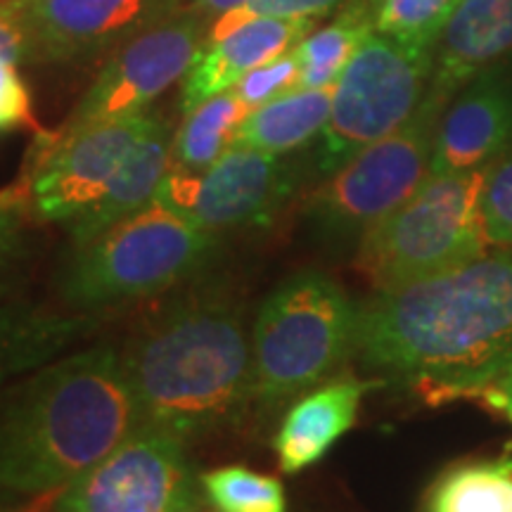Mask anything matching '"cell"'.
Wrapping results in <instances>:
<instances>
[{
  "mask_svg": "<svg viewBox=\"0 0 512 512\" xmlns=\"http://www.w3.org/2000/svg\"><path fill=\"white\" fill-rule=\"evenodd\" d=\"M143 422L117 349L57 356L0 387V491L38 496L74 482Z\"/></svg>",
  "mask_w": 512,
  "mask_h": 512,
  "instance_id": "7a4b0ae2",
  "label": "cell"
},
{
  "mask_svg": "<svg viewBox=\"0 0 512 512\" xmlns=\"http://www.w3.org/2000/svg\"><path fill=\"white\" fill-rule=\"evenodd\" d=\"M422 512H512V451L448 467L432 482Z\"/></svg>",
  "mask_w": 512,
  "mask_h": 512,
  "instance_id": "7402d4cb",
  "label": "cell"
},
{
  "mask_svg": "<svg viewBox=\"0 0 512 512\" xmlns=\"http://www.w3.org/2000/svg\"><path fill=\"white\" fill-rule=\"evenodd\" d=\"M27 223L29 219L22 211L0 204V294L8 290L27 259Z\"/></svg>",
  "mask_w": 512,
  "mask_h": 512,
  "instance_id": "f546056e",
  "label": "cell"
},
{
  "mask_svg": "<svg viewBox=\"0 0 512 512\" xmlns=\"http://www.w3.org/2000/svg\"><path fill=\"white\" fill-rule=\"evenodd\" d=\"M358 304L323 271H299L264 299L252 328L254 403L280 408L354 356Z\"/></svg>",
  "mask_w": 512,
  "mask_h": 512,
  "instance_id": "5b68a950",
  "label": "cell"
},
{
  "mask_svg": "<svg viewBox=\"0 0 512 512\" xmlns=\"http://www.w3.org/2000/svg\"><path fill=\"white\" fill-rule=\"evenodd\" d=\"M377 5L380 0H351L330 24L311 31L294 46L299 57V88L335 86L356 50L377 31Z\"/></svg>",
  "mask_w": 512,
  "mask_h": 512,
  "instance_id": "44dd1931",
  "label": "cell"
},
{
  "mask_svg": "<svg viewBox=\"0 0 512 512\" xmlns=\"http://www.w3.org/2000/svg\"><path fill=\"white\" fill-rule=\"evenodd\" d=\"M297 181L283 155L233 145L204 171L171 166L155 202L219 235L268 226L292 200Z\"/></svg>",
  "mask_w": 512,
  "mask_h": 512,
  "instance_id": "7c38bea8",
  "label": "cell"
},
{
  "mask_svg": "<svg viewBox=\"0 0 512 512\" xmlns=\"http://www.w3.org/2000/svg\"><path fill=\"white\" fill-rule=\"evenodd\" d=\"M463 0H380L377 31L403 41L437 46Z\"/></svg>",
  "mask_w": 512,
  "mask_h": 512,
  "instance_id": "d4e9b609",
  "label": "cell"
},
{
  "mask_svg": "<svg viewBox=\"0 0 512 512\" xmlns=\"http://www.w3.org/2000/svg\"><path fill=\"white\" fill-rule=\"evenodd\" d=\"M31 64H72L124 46L181 12V0H17Z\"/></svg>",
  "mask_w": 512,
  "mask_h": 512,
  "instance_id": "4fadbf2b",
  "label": "cell"
},
{
  "mask_svg": "<svg viewBox=\"0 0 512 512\" xmlns=\"http://www.w3.org/2000/svg\"><path fill=\"white\" fill-rule=\"evenodd\" d=\"M482 216L489 245L512 249V145L486 166Z\"/></svg>",
  "mask_w": 512,
  "mask_h": 512,
  "instance_id": "484cf974",
  "label": "cell"
},
{
  "mask_svg": "<svg viewBox=\"0 0 512 512\" xmlns=\"http://www.w3.org/2000/svg\"><path fill=\"white\" fill-rule=\"evenodd\" d=\"M446 98L427 91L406 124L363 147L313 192L306 216L330 245H356L430 176Z\"/></svg>",
  "mask_w": 512,
  "mask_h": 512,
  "instance_id": "52a82bcc",
  "label": "cell"
},
{
  "mask_svg": "<svg viewBox=\"0 0 512 512\" xmlns=\"http://www.w3.org/2000/svg\"><path fill=\"white\" fill-rule=\"evenodd\" d=\"M202 491L216 512H287L283 482L242 465L204 472Z\"/></svg>",
  "mask_w": 512,
  "mask_h": 512,
  "instance_id": "cb8c5ba5",
  "label": "cell"
},
{
  "mask_svg": "<svg viewBox=\"0 0 512 512\" xmlns=\"http://www.w3.org/2000/svg\"><path fill=\"white\" fill-rule=\"evenodd\" d=\"M0 512H46V510H43V505H41V501H38V496H31L29 503L15 505V508H3Z\"/></svg>",
  "mask_w": 512,
  "mask_h": 512,
  "instance_id": "836d02e7",
  "label": "cell"
},
{
  "mask_svg": "<svg viewBox=\"0 0 512 512\" xmlns=\"http://www.w3.org/2000/svg\"><path fill=\"white\" fill-rule=\"evenodd\" d=\"M155 114L100 121L79 131H36L15 183L0 190V204L36 223H74L86 214L145 136Z\"/></svg>",
  "mask_w": 512,
  "mask_h": 512,
  "instance_id": "9c48e42d",
  "label": "cell"
},
{
  "mask_svg": "<svg viewBox=\"0 0 512 512\" xmlns=\"http://www.w3.org/2000/svg\"><path fill=\"white\" fill-rule=\"evenodd\" d=\"M211 22L195 12L155 22L117 48L57 131L72 133L100 121L136 117L176 81L207 46Z\"/></svg>",
  "mask_w": 512,
  "mask_h": 512,
  "instance_id": "8fae6325",
  "label": "cell"
},
{
  "mask_svg": "<svg viewBox=\"0 0 512 512\" xmlns=\"http://www.w3.org/2000/svg\"><path fill=\"white\" fill-rule=\"evenodd\" d=\"M294 88H299V57L292 48L285 55L252 69L230 91L238 95L242 105L252 112L256 107L275 100L278 95L294 91Z\"/></svg>",
  "mask_w": 512,
  "mask_h": 512,
  "instance_id": "4316f807",
  "label": "cell"
},
{
  "mask_svg": "<svg viewBox=\"0 0 512 512\" xmlns=\"http://www.w3.org/2000/svg\"><path fill=\"white\" fill-rule=\"evenodd\" d=\"M477 399L494 408V411L503 413L505 418L512 422V368L505 375L498 377L494 384L482 389V392L477 394Z\"/></svg>",
  "mask_w": 512,
  "mask_h": 512,
  "instance_id": "1f68e13d",
  "label": "cell"
},
{
  "mask_svg": "<svg viewBox=\"0 0 512 512\" xmlns=\"http://www.w3.org/2000/svg\"><path fill=\"white\" fill-rule=\"evenodd\" d=\"M512 145V86L496 72L477 74L448 100L439 119L430 174L486 169Z\"/></svg>",
  "mask_w": 512,
  "mask_h": 512,
  "instance_id": "5bb4252c",
  "label": "cell"
},
{
  "mask_svg": "<svg viewBox=\"0 0 512 512\" xmlns=\"http://www.w3.org/2000/svg\"><path fill=\"white\" fill-rule=\"evenodd\" d=\"M171 143L174 131L166 119L155 114L145 136L138 140L131 155L121 164V169L102 192L100 200L74 223H69V240L72 249L88 245V242L107 233V230L138 214L155 202L166 174L171 169Z\"/></svg>",
  "mask_w": 512,
  "mask_h": 512,
  "instance_id": "ac0fdd59",
  "label": "cell"
},
{
  "mask_svg": "<svg viewBox=\"0 0 512 512\" xmlns=\"http://www.w3.org/2000/svg\"><path fill=\"white\" fill-rule=\"evenodd\" d=\"M219 252V235L152 202L72 249L60 273V297L81 313L114 309L200 280Z\"/></svg>",
  "mask_w": 512,
  "mask_h": 512,
  "instance_id": "277c9868",
  "label": "cell"
},
{
  "mask_svg": "<svg viewBox=\"0 0 512 512\" xmlns=\"http://www.w3.org/2000/svg\"><path fill=\"white\" fill-rule=\"evenodd\" d=\"M316 17H259L209 41L185 74L181 110L188 114L204 100L226 93L261 64L285 55L316 29Z\"/></svg>",
  "mask_w": 512,
  "mask_h": 512,
  "instance_id": "9a60e30c",
  "label": "cell"
},
{
  "mask_svg": "<svg viewBox=\"0 0 512 512\" xmlns=\"http://www.w3.org/2000/svg\"><path fill=\"white\" fill-rule=\"evenodd\" d=\"M140 418L185 441L219 432L254 403L245 304L219 283L171 299L121 351Z\"/></svg>",
  "mask_w": 512,
  "mask_h": 512,
  "instance_id": "3957f363",
  "label": "cell"
},
{
  "mask_svg": "<svg viewBox=\"0 0 512 512\" xmlns=\"http://www.w3.org/2000/svg\"><path fill=\"white\" fill-rule=\"evenodd\" d=\"M344 0H247L240 8L226 12L216 19L209 29V41L223 38L242 24L259 17H325L332 8L342 5Z\"/></svg>",
  "mask_w": 512,
  "mask_h": 512,
  "instance_id": "83f0119b",
  "label": "cell"
},
{
  "mask_svg": "<svg viewBox=\"0 0 512 512\" xmlns=\"http://www.w3.org/2000/svg\"><path fill=\"white\" fill-rule=\"evenodd\" d=\"M354 356L427 403L477 399L512 368V249L377 290L358 304Z\"/></svg>",
  "mask_w": 512,
  "mask_h": 512,
  "instance_id": "6da1fadb",
  "label": "cell"
},
{
  "mask_svg": "<svg viewBox=\"0 0 512 512\" xmlns=\"http://www.w3.org/2000/svg\"><path fill=\"white\" fill-rule=\"evenodd\" d=\"M0 60L31 64V43L17 0H0Z\"/></svg>",
  "mask_w": 512,
  "mask_h": 512,
  "instance_id": "4dcf8cb0",
  "label": "cell"
},
{
  "mask_svg": "<svg viewBox=\"0 0 512 512\" xmlns=\"http://www.w3.org/2000/svg\"><path fill=\"white\" fill-rule=\"evenodd\" d=\"M510 50L512 0H463L437 43L430 91L451 100Z\"/></svg>",
  "mask_w": 512,
  "mask_h": 512,
  "instance_id": "e0dca14e",
  "label": "cell"
},
{
  "mask_svg": "<svg viewBox=\"0 0 512 512\" xmlns=\"http://www.w3.org/2000/svg\"><path fill=\"white\" fill-rule=\"evenodd\" d=\"M245 3L247 0H181V10L195 12V15L209 19V22L214 24L216 19L226 15V12L240 8V5Z\"/></svg>",
  "mask_w": 512,
  "mask_h": 512,
  "instance_id": "d6a6232c",
  "label": "cell"
},
{
  "mask_svg": "<svg viewBox=\"0 0 512 512\" xmlns=\"http://www.w3.org/2000/svg\"><path fill=\"white\" fill-rule=\"evenodd\" d=\"M0 510H3V508H0Z\"/></svg>",
  "mask_w": 512,
  "mask_h": 512,
  "instance_id": "e575fe53",
  "label": "cell"
},
{
  "mask_svg": "<svg viewBox=\"0 0 512 512\" xmlns=\"http://www.w3.org/2000/svg\"><path fill=\"white\" fill-rule=\"evenodd\" d=\"M93 325L95 320L86 313L0 304V387L55 361Z\"/></svg>",
  "mask_w": 512,
  "mask_h": 512,
  "instance_id": "d6986e66",
  "label": "cell"
},
{
  "mask_svg": "<svg viewBox=\"0 0 512 512\" xmlns=\"http://www.w3.org/2000/svg\"><path fill=\"white\" fill-rule=\"evenodd\" d=\"M249 110L233 91L219 93L183 114V124L171 143V166L181 171H204L226 155Z\"/></svg>",
  "mask_w": 512,
  "mask_h": 512,
  "instance_id": "603a6c76",
  "label": "cell"
},
{
  "mask_svg": "<svg viewBox=\"0 0 512 512\" xmlns=\"http://www.w3.org/2000/svg\"><path fill=\"white\" fill-rule=\"evenodd\" d=\"M380 377L363 380L351 373L330 377L299 396L287 408L273 448L287 475H297L320 463L332 446L356 425L366 394Z\"/></svg>",
  "mask_w": 512,
  "mask_h": 512,
  "instance_id": "2e32d148",
  "label": "cell"
},
{
  "mask_svg": "<svg viewBox=\"0 0 512 512\" xmlns=\"http://www.w3.org/2000/svg\"><path fill=\"white\" fill-rule=\"evenodd\" d=\"M332 95L335 86L294 88L278 95L247 114L235 133L233 145L252 147L268 155H287L309 145L328 124Z\"/></svg>",
  "mask_w": 512,
  "mask_h": 512,
  "instance_id": "ffe728a7",
  "label": "cell"
},
{
  "mask_svg": "<svg viewBox=\"0 0 512 512\" xmlns=\"http://www.w3.org/2000/svg\"><path fill=\"white\" fill-rule=\"evenodd\" d=\"M202 498L185 439L150 422L74 482L38 494L46 512H197Z\"/></svg>",
  "mask_w": 512,
  "mask_h": 512,
  "instance_id": "30bf717a",
  "label": "cell"
},
{
  "mask_svg": "<svg viewBox=\"0 0 512 512\" xmlns=\"http://www.w3.org/2000/svg\"><path fill=\"white\" fill-rule=\"evenodd\" d=\"M486 169L430 174L356 247V268L373 290L413 283L489 252L482 188Z\"/></svg>",
  "mask_w": 512,
  "mask_h": 512,
  "instance_id": "8992f818",
  "label": "cell"
},
{
  "mask_svg": "<svg viewBox=\"0 0 512 512\" xmlns=\"http://www.w3.org/2000/svg\"><path fill=\"white\" fill-rule=\"evenodd\" d=\"M437 46L370 34L335 83L330 119L320 133L318 169L332 174L363 147L394 133L430 91Z\"/></svg>",
  "mask_w": 512,
  "mask_h": 512,
  "instance_id": "ba28073f",
  "label": "cell"
},
{
  "mask_svg": "<svg viewBox=\"0 0 512 512\" xmlns=\"http://www.w3.org/2000/svg\"><path fill=\"white\" fill-rule=\"evenodd\" d=\"M22 128L38 131L31 91L24 76L19 74L17 64L0 60V136L22 131Z\"/></svg>",
  "mask_w": 512,
  "mask_h": 512,
  "instance_id": "f1b7e54d",
  "label": "cell"
}]
</instances>
